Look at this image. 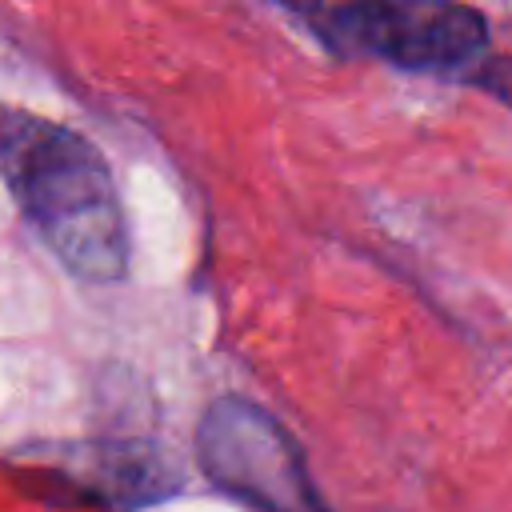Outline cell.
<instances>
[{
    "instance_id": "6da1fadb",
    "label": "cell",
    "mask_w": 512,
    "mask_h": 512,
    "mask_svg": "<svg viewBox=\"0 0 512 512\" xmlns=\"http://www.w3.org/2000/svg\"><path fill=\"white\" fill-rule=\"evenodd\" d=\"M0 176L72 276L88 284L124 280V208L104 156L80 132L0 104Z\"/></svg>"
},
{
    "instance_id": "7a4b0ae2",
    "label": "cell",
    "mask_w": 512,
    "mask_h": 512,
    "mask_svg": "<svg viewBox=\"0 0 512 512\" xmlns=\"http://www.w3.org/2000/svg\"><path fill=\"white\" fill-rule=\"evenodd\" d=\"M196 456L212 484L256 512H332L288 428L244 396H220L204 408Z\"/></svg>"
},
{
    "instance_id": "3957f363",
    "label": "cell",
    "mask_w": 512,
    "mask_h": 512,
    "mask_svg": "<svg viewBox=\"0 0 512 512\" xmlns=\"http://www.w3.org/2000/svg\"><path fill=\"white\" fill-rule=\"evenodd\" d=\"M300 20L340 52H368L412 72L468 68L488 48V24L468 4H336Z\"/></svg>"
},
{
    "instance_id": "277c9868",
    "label": "cell",
    "mask_w": 512,
    "mask_h": 512,
    "mask_svg": "<svg viewBox=\"0 0 512 512\" xmlns=\"http://www.w3.org/2000/svg\"><path fill=\"white\" fill-rule=\"evenodd\" d=\"M472 84L488 88L492 96H500L508 108H512V60L500 56V60H484L476 72H472Z\"/></svg>"
}]
</instances>
